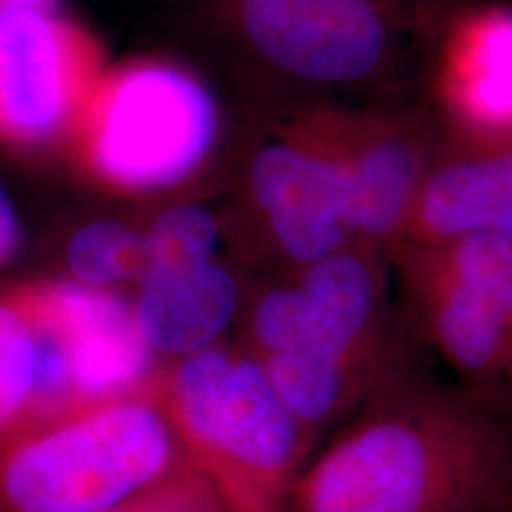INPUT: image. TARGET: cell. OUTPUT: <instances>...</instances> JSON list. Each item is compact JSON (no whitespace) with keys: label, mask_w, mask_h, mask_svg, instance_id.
I'll list each match as a JSON object with an SVG mask.
<instances>
[{"label":"cell","mask_w":512,"mask_h":512,"mask_svg":"<svg viewBox=\"0 0 512 512\" xmlns=\"http://www.w3.org/2000/svg\"><path fill=\"white\" fill-rule=\"evenodd\" d=\"M420 344L377 377L294 482V512H501L512 406L444 382Z\"/></svg>","instance_id":"1"},{"label":"cell","mask_w":512,"mask_h":512,"mask_svg":"<svg viewBox=\"0 0 512 512\" xmlns=\"http://www.w3.org/2000/svg\"><path fill=\"white\" fill-rule=\"evenodd\" d=\"M418 347L392 299V268L373 242L268 285L249 304L247 351L313 432L347 420L384 370Z\"/></svg>","instance_id":"2"},{"label":"cell","mask_w":512,"mask_h":512,"mask_svg":"<svg viewBox=\"0 0 512 512\" xmlns=\"http://www.w3.org/2000/svg\"><path fill=\"white\" fill-rule=\"evenodd\" d=\"M185 460L157 375L0 437V512H107Z\"/></svg>","instance_id":"3"},{"label":"cell","mask_w":512,"mask_h":512,"mask_svg":"<svg viewBox=\"0 0 512 512\" xmlns=\"http://www.w3.org/2000/svg\"><path fill=\"white\" fill-rule=\"evenodd\" d=\"M185 456L240 512H285L316 432L285 406L252 351L214 344L159 375Z\"/></svg>","instance_id":"4"},{"label":"cell","mask_w":512,"mask_h":512,"mask_svg":"<svg viewBox=\"0 0 512 512\" xmlns=\"http://www.w3.org/2000/svg\"><path fill=\"white\" fill-rule=\"evenodd\" d=\"M219 107L181 64L133 60L100 74L69 133L74 159L102 188L157 192L188 181L219 140Z\"/></svg>","instance_id":"5"},{"label":"cell","mask_w":512,"mask_h":512,"mask_svg":"<svg viewBox=\"0 0 512 512\" xmlns=\"http://www.w3.org/2000/svg\"><path fill=\"white\" fill-rule=\"evenodd\" d=\"M235 36L268 72L330 95L399 91L437 24L384 0H226Z\"/></svg>","instance_id":"6"},{"label":"cell","mask_w":512,"mask_h":512,"mask_svg":"<svg viewBox=\"0 0 512 512\" xmlns=\"http://www.w3.org/2000/svg\"><path fill=\"white\" fill-rule=\"evenodd\" d=\"M294 128L342 166L354 240L384 247L399 238L422 181L439 159L432 126L415 112L325 105Z\"/></svg>","instance_id":"7"},{"label":"cell","mask_w":512,"mask_h":512,"mask_svg":"<svg viewBox=\"0 0 512 512\" xmlns=\"http://www.w3.org/2000/svg\"><path fill=\"white\" fill-rule=\"evenodd\" d=\"M382 249L420 347L432 349L458 382L512 406L510 306L453 273L437 247L392 240Z\"/></svg>","instance_id":"8"},{"label":"cell","mask_w":512,"mask_h":512,"mask_svg":"<svg viewBox=\"0 0 512 512\" xmlns=\"http://www.w3.org/2000/svg\"><path fill=\"white\" fill-rule=\"evenodd\" d=\"M95 38L48 8H0V140L69 138L100 79Z\"/></svg>","instance_id":"9"},{"label":"cell","mask_w":512,"mask_h":512,"mask_svg":"<svg viewBox=\"0 0 512 512\" xmlns=\"http://www.w3.org/2000/svg\"><path fill=\"white\" fill-rule=\"evenodd\" d=\"M245 195L266 245L290 271L358 242L349 230L342 166L297 128L254 152Z\"/></svg>","instance_id":"10"},{"label":"cell","mask_w":512,"mask_h":512,"mask_svg":"<svg viewBox=\"0 0 512 512\" xmlns=\"http://www.w3.org/2000/svg\"><path fill=\"white\" fill-rule=\"evenodd\" d=\"M81 406L48 283L0 294V437Z\"/></svg>","instance_id":"11"},{"label":"cell","mask_w":512,"mask_h":512,"mask_svg":"<svg viewBox=\"0 0 512 512\" xmlns=\"http://www.w3.org/2000/svg\"><path fill=\"white\" fill-rule=\"evenodd\" d=\"M437 95L460 131L512 143V8L456 10L439 38Z\"/></svg>","instance_id":"12"},{"label":"cell","mask_w":512,"mask_h":512,"mask_svg":"<svg viewBox=\"0 0 512 512\" xmlns=\"http://www.w3.org/2000/svg\"><path fill=\"white\" fill-rule=\"evenodd\" d=\"M48 290L81 406L138 392L155 380L157 354L138 328L133 304L74 280L48 283Z\"/></svg>","instance_id":"13"},{"label":"cell","mask_w":512,"mask_h":512,"mask_svg":"<svg viewBox=\"0 0 512 512\" xmlns=\"http://www.w3.org/2000/svg\"><path fill=\"white\" fill-rule=\"evenodd\" d=\"M240 304L238 278L216 256L197 264L147 266L133 313L150 349L178 361L219 344Z\"/></svg>","instance_id":"14"},{"label":"cell","mask_w":512,"mask_h":512,"mask_svg":"<svg viewBox=\"0 0 512 512\" xmlns=\"http://www.w3.org/2000/svg\"><path fill=\"white\" fill-rule=\"evenodd\" d=\"M482 233L512 235V145L479 155H439L396 240L444 245Z\"/></svg>","instance_id":"15"},{"label":"cell","mask_w":512,"mask_h":512,"mask_svg":"<svg viewBox=\"0 0 512 512\" xmlns=\"http://www.w3.org/2000/svg\"><path fill=\"white\" fill-rule=\"evenodd\" d=\"M67 266L74 283L93 290L138 283L147 268L145 235L119 221H91L69 240Z\"/></svg>","instance_id":"16"},{"label":"cell","mask_w":512,"mask_h":512,"mask_svg":"<svg viewBox=\"0 0 512 512\" xmlns=\"http://www.w3.org/2000/svg\"><path fill=\"white\" fill-rule=\"evenodd\" d=\"M221 221L202 204L166 209L145 233L147 266H183L219 256Z\"/></svg>","instance_id":"17"},{"label":"cell","mask_w":512,"mask_h":512,"mask_svg":"<svg viewBox=\"0 0 512 512\" xmlns=\"http://www.w3.org/2000/svg\"><path fill=\"white\" fill-rule=\"evenodd\" d=\"M107 512H240L219 484L188 458L169 477Z\"/></svg>","instance_id":"18"},{"label":"cell","mask_w":512,"mask_h":512,"mask_svg":"<svg viewBox=\"0 0 512 512\" xmlns=\"http://www.w3.org/2000/svg\"><path fill=\"white\" fill-rule=\"evenodd\" d=\"M432 247H437L453 273L494 294L512 309V235H467Z\"/></svg>","instance_id":"19"},{"label":"cell","mask_w":512,"mask_h":512,"mask_svg":"<svg viewBox=\"0 0 512 512\" xmlns=\"http://www.w3.org/2000/svg\"><path fill=\"white\" fill-rule=\"evenodd\" d=\"M19 247V221L15 209L5 195V190L0 188V266L15 254Z\"/></svg>","instance_id":"20"},{"label":"cell","mask_w":512,"mask_h":512,"mask_svg":"<svg viewBox=\"0 0 512 512\" xmlns=\"http://www.w3.org/2000/svg\"><path fill=\"white\" fill-rule=\"evenodd\" d=\"M384 3H392L396 8H403L439 24H448V19L456 15L458 10V0H384Z\"/></svg>","instance_id":"21"},{"label":"cell","mask_w":512,"mask_h":512,"mask_svg":"<svg viewBox=\"0 0 512 512\" xmlns=\"http://www.w3.org/2000/svg\"><path fill=\"white\" fill-rule=\"evenodd\" d=\"M53 0H0V8H48Z\"/></svg>","instance_id":"22"},{"label":"cell","mask_w":512,"mask_h":512,"mask_svg":"<svg viewBox=\"0 0 512 512\" xmlns=\"http://www.w3.org/2000/svg\"><path fill=\"white\" fill-rule=\"evenodd\" d=\"M501 512H512V496H510V501H508V503H505V508H503Z\"/></svg>","instance_id":"23"}]
</instances>
